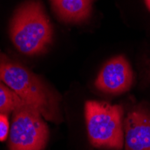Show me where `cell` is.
Returning a JSON list of instances; mask_svg holds the SVG:
<instances>
[{"mask_svg":"<svg viewBox=\"0 0 150 150\" xmlns=\"http://www.w3.org/2000/svg\"><path fill=\"white\" fill-rule=\"evenodd\" d=\"M26 103L10 87L0 81V112L8 114Z\"/></svg>","mask_w":150,"mask_h":150,"instance_id":"ba28073f","label":"cell"},{"mask_svg":"<svg viewBox=\"0 0 150 150\" xmlns=\"http://www.w3.org/2000/svg\"><path fill=\"white\" fill-rule=\"evenodd\" d=\"M10 125L7 114L0 112V141H5L9 136Z\"/></svg>","mask_w":150,"mask_h":150,"instance_id":"9c48e42d","label":"cell"},{"mask_svg":"<svg viewBox=\"0 0 150 150\" xmlns=\"http://www.w3.org/2000/svg\"><path fill=\"white\" fill-rule=\"evenodd\" d=\"M0 81L36 109L44 119L55 123L61 121L59 95L42 78L3 53H0Z\"/></svg>","mask_w":150,"mask_h":150,"instance_id":"6da1fadb","label":"cell"},{"mask_svg":"<svg viewBox=\"0 0 150 150\" xmlns=\"http://www.w3.org/2000/svg\"><path fill=\"white\" fill-rule=\"evenodd\" d=\"M93 0H50L58 17L66 23H81L89 18Z\"/></svg>","mask_w":150,"mask_h":150,"instance_id":"52a82bcc","label":"cell"},{"mask_svg":"<svg viewBox=\"0 0 150 150\" xmlns=\"http://www.w3.org/2000/svg\"><path fill=\"white\" fill-rule=\"evenodd\" d=\"M145 2H146V5L148 10L150 11V0H145Z\"/></svg>","mask_w":150,"mask_h":150,"instance_id":"30bf717a","label":"cell"},{"mask_svg":"<svg viewBox=\"0 0 150 150\" xmlns=\"http://www.w3.org/2000/svg\"><path fill=\"white\" fill-rule=\"evenodd\" d=\"M125 150H150V112L135 110L124 120Z\"/></svg>","mask_w":150,"mask_h":150,"instance_id":"8992f818","label":"cell"},{"mask_svg":"<svg viewBox=\"0 0 150 150\" xmlns=\"http://www.w3.org/2000/svg\"><path fill=\"white\" fill-rule=\"evenodd\" d=\"M10 37L25 55H38L47 50L52 42L53 29L40 2L30 0L16 11L10 23Z\"/></svg>","mask_w":150,"mask_h":150,"instance_id":"7a4b0ae2","label":"cell"},{"mask_svg":"<svg viewBox=\"0 0 150 150\" xmlns=\"http://www.w3.org/2000/svg\"><path fill=\"white\" fill-rule=\"evenodd\" d=\"M36 109L24 103L13 112L10 126L9 150H43L49 129Z\"/></svg>","mask_w":150,"mask_h":150,"instance_id":"277c9868","label":"cell"},{"mask_svg":"<svg viewBox=\"0 0 150 150\" xmlns=\"http://www.w3.org/2000/svg\"><path fill=\"white\" fill-rule=\"evenodd\" d=\"M85 116L90 143L95 147L121 150L124 145L123 108L108 103L87 101Z\"/></svg>","mask_w":150,"mask_h":150,"instance_id":"3957f363","label":"cell"},{"mask_svg":"<svg viewBox=\"0 0 150 150\" xmlns=\"http://www.w3.org/2000/svg\"><path fill=\"white\" fill-rule=\"evenodd\" d=\"M133 81L134 75L129 61L124 56L119 55L104 64L94 85L101 92L120 94L129 91Z\"/></svg>","mask_w":150,"mask_h":150,"instance_id":"5b68a950","label":"cell"}]
</instances>
